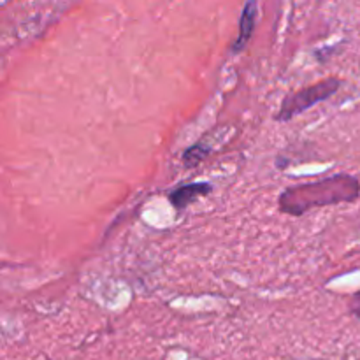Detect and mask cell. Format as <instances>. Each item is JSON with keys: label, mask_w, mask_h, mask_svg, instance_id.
I'll use <instances>...</instances> for the list:
<instances>
[{"label": "cell", "mask_w": 360, "mask_h": 360, "mask_svg": "<svg viewBox=\"0 0 360 360\" xmlns=\"http://www.w3.org/2000/svg\"><path fill=\"white\" fill-rule=\"evenodd\" d=\"M360 195V181L355 176L340 172L311 183L285 188L278 197V210L288 217H302L316 207L355 202Z\"/></svg>", "instance_id": "cell-1"}, {"label": "cell", "mask_w": 360, "mask_h": 360, "mask_svg": "<svg viewBox=\"0 0 360 360\" xmlns=\"http://www.w3.org/2000/svg\"><path fill=\"white\" fill-rule=\"evenodd\" d=\"M341 84H343V81L340 77H326V79L316 81V83L301 88L294 94H288L285 101L281 102L276 120L278 122H290L292 118L302 115L313 105L333 97L340 90Z\"/></svg>", "instance_id": "cell-2"}, {"label": "cell", "mask_w": 360, "mask_h": 360, "mask_svg": "<svg viewBox=\"0 0 360 360\" xmlns=\"http://www.w3.org/2000/svg\"><path fill=\"white\" fill-rule=\"evenodd\" d=\"M213 192V185L210 181H199V183H186V185H179L172 188L167 193V199L174 210L183 211L193 202H197L202 197H207Z\"/></svg>", "instance_id": "cell-3"}, {"label": "cell", "mask_w": 360, "mask_h": 360, "mask_svg": "<svg viewBox=\"0 0 360 360\" xmlns=\"http://www.w3.org/2000/svg\"><path fill=\"white\" fill-rule=\"evenodd\" d=\"M257 18H259V4L255 0L246 2L241 11V18H239V34L232 44V53H241L246 48L253 32H255Z\"/></svg>", "instance_id": "cell-4"}, {"label": "cell", "mask_w": 360, "mask_h": 360, "mask_svg": "<svg viewBox=\"0 0 360 360\" xmlns=\"http://www.w3.org/2000/svg\"><path fill=\"white\" fill-rule=\"evenodd\" d=\"M211 150H213V143H210V139L207 137H202L200 141H197L195 144H192L190 148H186L185 153H183V164H185V167L192 169L195 167V165H199L200 162L206 160L207 157H210Z\"/></svg>", "instance_id": "cell-5"}, {"label": "cell", "mask_w": 360, "mask_h": 360, "mask_svg": "<svg viewBox=\"0 0 360 360\" xmlns=\"http://www.w3.org/2000/svg\"><path fill=\"white\" fill-rule=\"evenodd\" d=\"M348 309H350L352 315L360 319V290L355 292L350 297V301H348Z\"/></svg>", "instance_id": "cell-6"}]
</instances>
